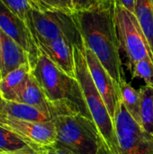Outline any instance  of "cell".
I'll return each mask as SVG.
<instances>
[{
    "mask_svg": "<svg viewBox=\"0 0 153 154\" xmlns=\"http://www.w3.org/2000/svg\"><path fill=\"white\" fill-rule=\"evenodd\" d=\"M37 154H40V153H39V152H37Z\"/></svg>",
    "mask_w": 153,
    "mask_h": 154,
    "instance_id": "33",
    "label": "cell"
},
{
    "mask_svg": "<svg viewBox=\"0 0 153 154\" xmlns=\"http://www.w3.org/2000/svg\"><path fill=\"white\" fill-rule=\"evenodd\" d=\"M133 78L142 79L146 86L153 88V60L146 58L133 63L130 68Z\"/></svg>",
    "mask_w": 153,
    "mask_h": 154,
    "instance_id": "20",
    "label": "cell"
},
{
    "mask_svg": "<svg viewBox=\"0 0 153 154\" xmlns=\"http://www.w3.org/2000/svg\"><path fill=\"white\" fill-rule=\"evenodd\" d=\"M116 4L124 6L130 12L134 14V5H135V0H116Z\"/></svg>",
    "mask_w": 153,
    "mask_h": 154,
    "instance_id": "25",
    "label": "cell"
},
{
    "mask_svg": "<svg viewBox=\"0 0 153 154\" xmlns=\"http://www.w3.org/2000/svg\"><path fill=\"white\" fill-rule=\"evenodd\" d=\"M10 11L19 16L22 20H26V15L31 9H33L30 0H0Z\"/></svg>",
    "mask_w": 153,
    "mask_h": 154,
    "instance_id": "21",
    "label": "cell"
},
{
    "mask_svg": "<svg viewBox=\"0 0 153 154\" xmlns=\"http://www.w3.org/2000/svg\"><path fill=\"white\" fill-rule=\"evenodd\" d=\"M2 79V75H1V73H0V80Z\"/></svg>",
    "mask_w": 153,
    "mask_h": 154,
    "instance_id": "31",
    "label": "cell"
},
{
    "mask_svg": "<svg viewBox=\"0 0 153 154\" xmlns=\"http://www.w3.org/2000/svg\"><path fill=\"white\" fill-rule=\"evenodd\" d=\"M0 154H9V153H6V152H0Z\"/></svg>",
    "mask_w": 153,
    "mask_h": 154,
    "instance_id": "30",
    "label": "cell"
},
{
    "mask_svg": "<svg viewBox=\"0 0 153 154\" xmlns=\"http://www.w3.org/2000/svg\"><path fill=\"white\" fill-rule=\"evenodd\" d=\"M151 1H152V5H153V0H151Z\"/></svg>",
    "mask_w": 153,
    "mask_h": 154,
    "instance_id": "32",
    "label": "cell"
},
{
    "mask_svg": "<svg viewBox=\"0 0 153 154\" xmlns=\"http://www.w3.org/2000/svg\"><path fill=\"white\" fill-rule=\"evenodd\" d=\"M75 76L78 79L87 108L111 154H119L115 123L106 105L91 77L85 54V46L74 47Z\"/></svg>",
    "mask_w": 153,
    "mask_h": 154,
    "instance_id": "3",
    "label": "cell"
},
{
    "mask_svg": "<svg viewBox=\"0 0 153 154\" xmlns=\"http://www.w3.org/2000/svg\"><path fill=\"white\" fill-rule=\"evenodd\" d=\"M0 29L17 42L29 55L32 69L41 54L33 36L25 21L10 11L0 1Z\"/></svg>",
    "mask_w": 153,
    "mask_h": 154,
    "instance_id": "9",
    "label": "cell"
},
{
    "mask_svg": "<svg viewBox=\"0 0 153 154\" xmlns=\"http://www.w3.org/2000/svg\"><path fill=\"white\" fill-rule=\"evenodd\" d=\"M15 102H20L32 106L46 114L50 115L51 116H53V108L51 105L45 97L42 90L41 89L40 86L36 82L32 73L30 75L26 86L24 87L23 90L22 91Z\"/></svg>",
    "mask_w": 153,
    "mask_h": 154,
    "instance_id": "15",
    "label": "cell"
},
{
    "mask_svg": "<svg viewBox=\"0 0 153 154\" xmlns=\"http://www.w3.org/2000/svg\"><path fill=\"white\" fill-rule=\"evenodd\" d=\"M37 152L40 154H75L71 152L70 151L61 147L60 145L55 143L54 145L45 147L42 149H40Z\"/></svg>",
    "mask_w": 153,
    "mask_h": 154,
    "instance_id": "23",
    "label": "cell"
},
{
    "mask_svg": "<svg viewBox=\"0 0 153 154\" xmlns=\"http://www.w3.org/2000/svg\"><path fill=\"white\" fill-rule=\"evenodd\" d=\"M32 4V6H33V9H36V10H40V11H42V8L40 5V2L39 0H30Z\"/></svg>",
    "mask_w": 153,
    "mask_h": 154,
    "instance_id": "27",
    "label": "cell"
},
{
    "mask_svg": "<svg viewBox=\"0 0 153 154\" xmlns=\"http://www.w3.org/2000/svg\"><path fill=\"white\" fill-rule=\"evenodd\" d=\"M2 102H3V99H2L1 95H0V112H1V106H2Z\"/></svg>",
    "mask_w": 153,
    "mask_h": 154,
    "instance_id": "29",
    "label": "cell"
},
{
    "mask_svg": "<svg viewBox=\"0 0 153 154\" xmlns=\"http://www.w3.org/2000/svg\"><path fill=\"white\" fill-rule=\"evenodd\" d=\"M134 14L149 42L153 55V5L151 0H135Z\"/></svg>",
    "mask_w": 153,
    "mask_h": 154,
    "instance_id": "18",
    "label": "cell"
},
{
    "mask_svg": "<svg viewBox=\"0 0 153 154\" xmlns=\"http://www.w3.org/2000/svg\"><path fill=\"white\" fill-rule=\"evenodd\" d=\"M57 144L75 154H111L95 122L81 115L53 116Z\"/></svg>",
    "mask_w": 153,
    "mask_h": 154,
    "instance_id": "4",
    "label": "cell"
},
{
    "mask_svg": "<svg viewBox=\"0 0 153 154\" xmlns=\"http://www.w3.org/2000/svg\"><path fill=\"white\" fill-rule=\"evenodd\" d=\"M31 73L53 108L52 118L57 115H81L92 119L78 79L62 71L46 55L41 52Z\"/></svg>",
    "mask_w": 153,
    "mask_h": 154,
    "instance_id": "2",
    "label": "cell"
},
{
    "mask_svg": "<svg viewBox=\"0 0 153 154\" xmlns=\"http://www.w3.org/2000/svg\"><path fill=\"white\" fill-rule=\"evenodd\" d=\"M42 11L60 10L69 14H73L69 0H39Z\"/></svg>",
    "mask_w": 153,
    "mask_h": 154,
    "instance_id": "22",
    "label": "cell"
},
{
    "mask_svg": "<svg viewBox=\"0 0 153 154\" xmlns=\"http://www.w3.org/2000/svg\"><path fill=\"white\" fill-rule=\"evenodd\" d=\"M85 54L91 77L106 105L111 117L114 120L118 102L122 99L120 88L96 56L86 47Z\"/></svg>",
    "mask_w": 153,
    "mask_h": 154,
    "instance_id": "10",
    "label": "cell"
},
{
    "mask_svg": "<svg viewBox=\"0 0 153 154\" xmlns=\"http://www.w3.org/2000/svg\"><path fill=\"white\" fill-rule=\"evenodd\" d=\"M115 27L120 48L126 55L129 68L141 60L146 58L153 60L151 47L135 14L117 4Z\"/></svg>",
    "mask_w": 153,
    "mask_h": 154,
    "instance_id": "6",
    "label": "cell"
},
{
    "mask_svg": "<svg viewBox=\"0 0 153 154\" xmlns=\"http://www.w3.org/2000/svg\"><path fill=\"white\" fill-rule=\"evenodd\" d=\"M115 7L116 0H112L92 9L76 11L72 16L85 47L96 56L120 88L125 76L115 27Z\"/></svg>",
    "mask_w": 153,
    "mask_h": 154,
    "instance_id": "1",
    "label": "cell"
},
{
    "mask_svg": "<svg viewBox=\"0 0 153 154\" xmlns=\"http://www.w3.org/2000/svg\"><path fill=\"white\" fill-rule=\"evenodd\" d=\"M30 64H24L8 73L0 80V95L3 100L16 101L31 75Z\"/></svg>",
    "mask_w": 153,
    "mask_h": 154,
    "instance_id": "13",
    "label": "cell"
},
{
    "mask_svg": "<svg viewBox=\"0 0 153 154\" xmlns=\"http://www.w3.org/2000/svg\"><path fill=\"white\" fill-rule=\"evenodd\" d=\"M70 5H71V8L73 13L76 11H79L81 9V5H82V0H69Z\"/></svg>",
    "mask_w": 153,
    "mask_h": 154,
    "instance_id": "26",
    "label": "cell"
},
{
    "mask_svg": "<svg viewBox=\"0 0 153 154\" xmlns=\"http://www.w3.org/2000/svg\"><path fill=\"white\" fill-rule=\"evenodd\" d=\"M0 152L9 154H37L19 135L0 125Z\"/></svg>",
    "mask_w": 153,
    "mask_h": 154,
    "instance_id": "16",
    "label": "cell"
},
{
    "mask_svg": "<svg viewBox=\"0 0 153 154\" xmlns=\"http://www.w3.org/2000/svg\"><path fill=\"white\" fill-rule=\"evenodd\" d=\"M0 114L23 121L49 122L53 119L49 114H46L32 106L15 101L3 100Z\"/></svg>",
    "mask_w": 153,
    "mask_h": 154,
    "instance_id": "14",
    "label": "cell"
},
{
    "mask_svg": "<svg viewBox=\"0 0 153 154\" xmlns=\"http://www.w3.org/2000/svg\"><path fill=\"white\" fill-rule=\"evenodd\" d=\"M1 38V75L2 78L20 68L24 64H30L27 52L12 38L0 29ZM31 66V65H30Z\"/></svg>",
    "mask_w": 153,
    "mask_h": 154,
    "instance_id": "12",
    "label": "cell"
},
{
    "mask_svg": "<svg viewBox=\"0 0 153 154\" xmlns=\"http://www.w3.org/2000/svg\"><path fill=\"white\" fill-rule=\"evenodd\" d=\"M34 41H53L61 37L73 47L85 46L81 33L71 14L60 10L40 11L31 9L25 20Z\"/></svg>",
    "mask_w": 153,
    "mask_h": 154,
    "instance_id": "5",
    "label": "cell"
},
{
    "mask_svg": "<svg viewBox=\"0 0 153 154\" xmlns=\"http://www.w3.org/2000/svg\"><path fill=\"white\" fill-rule=\"evenodd\" d=\"M120 93L124 107L133 120L142 126V98L140 91L125 80L120 86Z\"/></svg>",
    "mask_w": 153,
    "mask_h": 154,
    "instance_id": "17",
    "label": "cell"
},
{
    "mask_svg": "<svg viewBox=\"0 0 153 154\" xmlns=\"http://www.w3.org/2000/svg\"><path fill=\"white\" fill-rule=\"evenodd\" d=\"M0 73H1V38H0Z\"/></svg>",
    "mask_w": 153,
    "mask_h": 154,
    "instance_id": "28",
    "label": "cell"
},
{
    "mask_svg": "<svg viewBox=\"0 0 153 154\" xmlns=\"http://www.w3.org/2000/svg\"><path fill=\"white\" fill-rule=\"evenodd\" d=\"M139 91L142 98V127L153 135V88L145 85Z\"/></svg>",
    "mask_w": 153,
    "mask_h": 154,
    "instance_id": "19",
    "label": "cell"
},
{
    "mask_svg": "<svg viewBox=\"0 0 153 154\" xmlns=\"http://www.w3.org/2000/svg\"><path fill=\"white\" fill-rule=\"evenodd\" d=\"M40 51L46 55L58 68L66 74L75 76L74 47L66 38L61 37L53 41H35Z\"/></svg>",
    "mask_w": 153,
    "mask_h": 154,
    "instance_id": "11",
    "label": "cell"
},
{
    "mask_svg": "<svg viewBox=\"0 0 153 154\" xmlns=\"http://www.w3.org/2000/svg\"><path fill=\"white\" fill-rule=\"evenodd\" d=\"M112 0H82V5L80 10H88L95 8L98 5L110 2Z\"/></svg>",
    "mask_w": 153,
    "mask_h": 154,
    "instance_id": "24",
    "label": "cell"
},
{
    "mask_svg": "<svg viewBox=\"0 0 153 154\" xmlns=\"http://www.w3.org/2000/svg\"><path fill=\"white\" fill-rule=\"evenodd\" d=\"M0 125L19 135L36 152L57 143L53 120L49 122L23 121L0 114Z\"/></svg>",
    "mask_w": 153,
    "mask_h": 154,
    "instance_id": "8",
    "label": "cell"
},
{
    "mask_svg": "<svg viewBox=\"0 0 153 154\" xmlns=\"http://www.w3.org/2000/svg\"><path fill=\"white\" fill-rule=\"evenodd\" d=\"M119 154H153V135L139 125L118 102L114 119Z\"/></svg>",
    "mask_w": 153,
    "mask_h": 154,
    "instance_id": "7",
    "label": "cell"
}]
</instances>
